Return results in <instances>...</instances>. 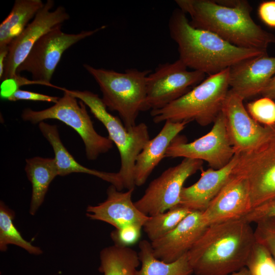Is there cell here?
I'll list each match as a JSON object with an SVG mask.
<instances>
[{
    "label": "cell",
    "mask_w": 275,
    "mask_h": 275,
    "mask_svg": "<svg viewBox=\"0 0 275 275\" xmlns=\"http://www.w3.org/2000/svg\"><path fill=\"white\" fill-rule=\"evenodd\" d=\"M270 218H275V198L253 209L242 218L251 224Z\"/></svg>",
    "instance_id": "cell-32"
},
{
    "label": "cell",
    "mask_w": 275,
    "mask_h": 275,
    "mask_svg": "<svg viewBox=\"0 0 275 275\" xmlns=\"http://www.w3.org/2000/svg\"><path fill=\"white\" fill-rule=\"evenodd\" d=\"M171 38L178 46L179 58L189 68L211 75L245 59L267 52L237 47L208 31L193 27L186 14L175 9L168 24Z\"/></svg>",
    "instance_id": "cell-3"
},
{
    "label": "cell",
    "mask_w": 275,
    "mask_h": 275,
    "mask_svg": "<svg viewBox=\"0 0 275 275\" xmlns=\"http://www.w3.org/2000/svg\"><path fill=\"white\" fill-rule=\"evenodd\" d=\"M255 242L251 223L232 220L208 226L187 256L195 275H230L246 267Z\"/></svg>",
    "instance_id": "cell-2"
},
{
    "label": "cell",
    "mask_w": 275,
    "mask_h": 275,
    "mask_svg": "<svg viewBox=\"0 0 275 275\" xmlns=\"http://www.w3.org/2000/svg\"><path fill=\"white\" fill-rule=\"evenodd\" d=\"M254 230L256 241L264 245L275 260V218L261 220Z\"/></svg>",
    "instance_id": "cell-30"
},
{
    "label": "cell",
    "mask_w": 275,
    "mask_h": 275,
    "mask_svg": "<svg viewBox=\"0 0 275 275\" xmlns=\"http://www.w3.org/2000/svg\"><path fill=\"white\" fill-rule=\"evenodd\" d=\"M54 5L53 1L47 0L33 20L10 43L1 80L14 77L17 68L36 42L45 34L69 19V15L63 6H58L51 11Z\"/></svg>",
    "instance_id": "cell-14"
},
{
    "label": "cell",
    "mask_w": 275,
    "mask_h": 275,
    "mask_svg": "<svg viewBox=\"0 0 275 275\" xmlns=\"http://www.w3.org/2000/svg\"><path fill=\"white\" fill-rule=\"evenodd\" d=\"M44 3L41 0H16L0 25V48L8 47L35 17Z\"/></svg>",
    "instance_id": "cell-23"
},
{
    "label": "cell",
    "mask_w": 275,
    "mask_h": 275,
    "mask_svg": "<svg viewBox=\"0 0 275 275\" xmlns=\"http://www.w3.org/2000/svg\"><path fill=\"white\" fill-rule=\"evenodd\" d=\"M99 271L103 275H136L138 253L129 246L114 244L101 250Z\"/></svg>",
    "instance_id": "cell-25"
},
{
    "label": "cell",
    "mask_w": 275,
    "mask_h": 275,
    "mask_svg": "<svg viewBox=\"0 0 275 275\" xmlns=\"http://www.w3.org/2000/svg\"><path fill=\"white\" fill-rule=\"evenodd\" d=\"M229 68L209 75L183 96L164 107L151 111L153 121L159 123L167 120L195 121L202 126L213 123L222 111L230 90Z\"/></svg>",
    "instance_id": "cell-4"
},
{
    "label": "cell",
    "mask_w": 275,
    "mask_h": 275,
    "mask_svg": "<svg viewBox=\"0 0 275 275\" xmlns=\"http://www.w3.org/2000/svg\"><path fill=\"white\" fill-rule=\"evenodd\" d=\"M243 100L230 89L222 109L227 134L235 154L255 149L275 131V126H264L254 120L245 108Z\"/></svg>",
    "instance_id": "cell-13"
},
{
    "label": "cell",
    "mask_w": 275,
    "mask_h": 275,
    "mask_svg": "<svg viewBox=\"0 0 275 275\" xmlns=\"http://www.w3.org/2000/svg\"><path fill=\"white\" fill-rule=\"evenodd\" d=\"M230 275H251L246 267H244L239 271L231 274Z\"/></svg>",
    "instance_id": "cell-37"
},
{
    "label": "cell",
    "mask_w": 275,
    "mask_h": 275,
    "mask_svg": "<svg viewBox=\"0 0 275 275\" xmlns=\"http://www.w3.org/2000/svg\"><path fill=\"white\" fill-rule=\"evenodd\" d=\"M83 66L98 85L107 108L118 112L127 129L135 126L139 113L144 111L147 79L151 70L130 68L119 72L87 64Z\"/></svg>",
    "instance_id": "cell-5"
},
{
    "label": "cell",
    "mask_w": 275,
    "mask_h": 275,
    "mask_svg": "<svg viewBox=\"0 0 275 275\" xmlns=\"http://www.w3.org/2000/svg\"><path fill=\"white\" fill-rule=\"evenodd\" d=\"M252 207L248 180L232 174L222 189L202 212V216L208 226L241 219Z\"/></svg>",
    "instance_id": "cell-15"
},
{
    "label": "cell",
    "mask_w": 275,
    "mask_h": 275,
    "mask_svg": "<svg viewBox=\"0 0 275 275\" xmlns=\"http://www.w3.org/2000/svg\"><path fill=\"white\" fill-rule=\"evenodd\" d=\"M235 154L222 111L210 131L190 143L177 136L168 148L164 157L201 160L207 162L211 168L218 170L227 166Z\"/></svg>",
    "instance_id": "cell-12"
},
{
    "label": "cell",
    "mask_w": 275,
    "mask_h": 275,
    "mask_svg": "<svg viewBox=\"0 0 275 275\" xmlns=\"http://www.w3.org/2000/svg\"><path fill=\"white\" fill-rule=\"evenodd\" d=\"M260 19L267 26L275 29V1L261 3L258 9Z\"/></svg>",
    "instance_id": "cell-34"
},
{
    "label": "cell",
    "mask_w": 275,
    "mask_h": 275,
    "mask_svg": "<svg viewBox=\"0 0 275 275\" xmlns=\"http://www.w3.org/2000/svg\"><path fill=\"white\" fill-rule=\"evenodd\" d=\"M274 75L275 57L248 58L229 68L230 90L244 100L260 94Z\"/></svg>",
    "instance_id": "cell-17"
},
{
    "label": "cell",
    "mask_w": 275,
    "mask_h": 275,
    "mask_svg": "<svg viewBox=\"0 0 275 275\" xmlns=\"http://www.w3.org/2000/svg\"><path fill=\"white\" fill-rule=\"evenodd\" d=\"M64 89L88 106L93 116L101 122L108 133V138L119 152L121 165L118 172L124 188L134 189V167L136 158L150 140L147 125L136 124L128 129L116 116L109 113L102 98L88 90Z\"/></svg>",
    "instance_id": "cell-6"
},
{
    "label": "cell",
    "mask_w": 275,
    "mask_h": 275,
    "mask_svg": "<svg viewBox=\"0 0 275 275\" xmlns=\"http://www.w3.org/2000/svg\"><path fill=\"white\" fill-rule=\"evenodd\" d=\"M62 25L56 26L42 36L34 45L16 73L23 71L31 74L32 80L39 85L61 89L51 84L53 74L63 53L78 41L105 29L103 25L93 30L82 31L77 34L63 32Z\"/></svg>",
    "instance_id": "cell-8"
},
{
    "label": "cell",
    "mask_w": 275,
    "mask_h": 275,
    "mask_svg": "<svg viewBox=\"0 0 275 275\" xmlns=\"http://www.w3.org/2000/svg\"><path fill=\"white\" fill-rule=\"evenodd\" d=\"M238 158V154H235L227 166L218 170L202 169L200 179L193 185L183 187L178 205L192 211L203 212L231 176Z\"/></svg>",
    "instance_id": "cell-19"
},
{
    "label": "cell",
    "mask_w": 275,
    "mask_h": 275,
    "mask_svg": "<svg viewBox=\"0 0 275 275\" xmlns=\"http://www.w3.org/2000/svg\"><path fill=\"white\" fill-rule=\"evenodd\" d=\"M232 174L248 180L252 209L275 198V131L255 149L238 154Z\"/></svg>",
    "instance_id": "cell-9"
},
{
    "label": "cell",
    "mask_w": 275,
    "mask_h": 275,
    "mask_svg": "<svg viewBox=\"0 0 275 275\" xmlns=\"http://www.w3.org/2000/svg\"><path fill=\"white\" fill-rule=\"evenodd\" d=\"M8 47L0 48V79L4 72L5 61L8 53Z\"/></svg>",
    "instance_id": "cell-36"
},
{
    "label": "cell",
    "mask_w": 275,
    "mask_h": 275,
    "mask_svg": "<svg viewBox=\"0 0 275 275\" xmlns=\"http://www.w3.org/2000/svg\"><path fill=\"white\" fill-rule=\"evenodd\" d=\"M14 213L3 202L0 204V250H7L8 245L18 246L29 253L39 255L42 253L40 248L33 245L25 240L14 226L13 220Z\"/></svg>",
    "instance_id": "cell-27"
},
{
    "label": "cell",
    "mask_w": 275,
    "mask_h": 275,
    "mask_svg": "<svg viewBox=\"0 0 275 275\" xmlns=\"http://www.w3.org/2000/svg\"><path fill=\"white\" fill-rule=\"evenodd\" d=\"M64 94L52 106L41 111L30 108L22 110L21 117L24 121L35 124L47 119L59 120L73 129L81 138L87 157L95 160L102 154L106 153L113 146L108 137L103 136L95 130L88 113L86 105L81 101L61 88Z\"/></svg>",
    "instance_id": "cell-7"
},
{
    "label": "cell",
    "mask_w": 275,
    "mask_h": 275,
    "mask_svg": "<svg viewBox=\"0 0 275 275\" xmlns=\"http://www.w3.org/2000/svg\"><path fill=\"white\" fill-rule=\"evenodd\" d=\"M138 253L142 266L136 275H190L193 270L187 254L170 263L157 259L154 255L151 243L141 241Z\"/></svg>",
    "instance_id": "cell-24"
},
{
    "label": "cell",
    "mask_w": 275,
    "mask_h": 275,
    "mask_svg": "<svg viewBox=\"0 0 275 275\" xmlns=\"http://www.w3.org/2000/svg\"><path fill=\"white\" fill-rule=\"evenodd\" d=\"M59 98V97L57 96H49L43 94L19 89L10 96L8 100L11 101L30 100L49 102L56 103Z\"/></svg>",
    "instance_id": "cell-33"
},
{
    "label": "cell",
    "mask_w": 275,
    "mask_h": 275,
    "mask_svg": "<svg viewBox=\"0 0 275 275\" xmlns=\"http://www.w3.org/2000/svg\"><path fill=\"white\" fill-rule=\"evenodd\" d=\"M38 126L42 134L52 147L58 175L64 176L73 173H86L111 183L120 191L124 188L118 172L110 173L91 169L76 161L62 143L56 125L43 121L39 123Z\"/></svg>",
    "instance_id": "cell-21"
},
{
    "label": "cell",
    "mask_w": 275,
    "mask_h": 275,
    "mask_svg": "<svg viewBox=\"0 0 275 275\" xmlns=\"http://www.w3.org/2000/svg\"><path fill=\"white\" fill-rule=\"evenodd\" d=\"M142 227L129 225L116 229L111 233V237L115 244L129 246L136 243L141 235Z\"/></svg>",
    "instance_id": "cell-31"
},
{
    "label": "cell",
    "mask_w": 275,
    "mask_h": 275,
    "mask_svg": "<svg viewBox=\"0 0 275 275\" xmlns=\"http://www.w3.org/2000/svg\"><path fill=\"white\" fill-rule=\"evenodd\" d=\"M192 212L189 209L178 205L164 212L149 216L143 228L151 242L157 240L174 230Z\"/></svg>",
    "instance_id": "cell-26"
},
{
    "label": "cell",
    "mask_w": 275,
    "mask_h": 275,
    "mask_svg": "<svg viewBox=\"0 0 275 275\" xmlns=\"http://www.w3.org/2000/svg\"><path fill=\"white\" fill-rule=\"evenodd\" d=\"M246 109L256 121L266 126H275V101L262 97L248 103Z\"/></svg>",
    "instance_id": "cell-29"
},
{
    "label": "cell",
    "mask_w": 275,
    "mask_h": 275,
    "mask_svg": "<svg viewBox=\"0 0 275 275\" xmlns=\"http://www.w3.org/2000/svg\"><path fill=\"white\" fill-rule=\"evenodd\" d=\"M178 59L159 64L147 79V95L144 111L162 108L183 96L190 88L200 84L205 74L187 70Z\"/></svg>",
    "instance_id": "cell-10"
},
{
    "label": "cell",
    "mask_w": 275,
    "mask_h": 275,
    "mask_svg": "<svg viewBox=\"0 0 275 275\" xmlns=\"http://www.w3.org/2000/svg\"><path fill=\"white\" fill-rule=\"evenodd\" d=\"M203 164L202 160L184 158L152 180L143 196L134 202L135 206L144 214L152 216L178 206L184 182L203 169Z\"/></svg>",
    "instance_id": "cell-11"
},
{
    "label": "cell",
    "mask_w": 275,
    "mask_h": 275,
    "mask_svg": "<svg viewBox=\"0 0 275 275\" xmlns=\"http://www.w3.org/2000/svg\"><path fill=\"white\" fill-rule=\"evenodd\" d=\"M202 214L192 211L171 232L151 242L154 256L170 263L186 254L208 227Z\"/></svg>",
    "instance_id": "cell-16"
},
{
    "label": "cell",
    "mask_w": 275,
    "mask_h": 275,
    "mask_svg": "<svg viewBox=\"0 0 275 275\" xmlns=\"http://www.w3.org/2000/svg\"><path fill=\"white\" fill-rule=\"evenodd\" d=\"M246 267L251 275H275V260L269 251L257 242L253 248Z\"/></svg>",
    "instance_id": "cell-28"
},
{
    "label": "cell",
    "mask_w": 275,
    "mask_h": 275,
    "mask_svg": "<svg viewBox=\"0 0 275 275\" xmlns=\"http://www.w3.org/2000/svg\"><path fill=\"white\" fill-rule=\"evenodd\" d=\"M262 97H267L275 101V75L270 80L260 94Z\"/></svg>",
    "instance_id": "cell-35"
},
{
    "label": "cell",
    "mask_w": 275,
    "mask_h": 275,
    "mask_svg": "<svg viewBox=\"0 0 275 275\" xmlns=\"http://www.w3.org/2000/svg\"><path fill=\"white\" fill-rule=\"evenodd\" d=\"M134 189L122 192L111 184L107 189V198L96 206H88V217L93 220L107 223L116 229L134 225L143 228L148 219L132 202L131 197Z\"/></svg>",
    "instance_id": "cell-18"
},
{
    "label": "cell",
    "mask_w": 275,
    "mask_h": 275,
    "mask_svg": "<svg viewBox=\"0 0 275 275\" xmlns=\"http://www.w3.org/2000/svg\"><path fill=\"white\" fill-rule=\"evenodd\" d=\"M188 123L167 120L157 135L147 142L136 159L134 167L135 186H141L146 182L155 168L164 157L170 144Z\"/></svg>",
    "instance_id": "cell-20"
},
{
    "label": "cell",
    "mask_w": 275,
    "mask_h": 275,
    "mask_svg": "<svg viewBox=\"0 0 275 275\" xmlns=\"http://www.w3.org/2000/svg\"><path fill=\"white\" fill-rule=\"evenodd\" d=\"M193 27L212 32L232 45L267 52L273 34L257 24L245 0H175Z\"/></svg>",
    "instance_id": "cell-1"
},
{
    "label": "cell",
    "mask_w": 275,
    "mask_h": 275,
    "mask_svg": "<svg viewBox=\"0 0 275 275\" xmlns=\"http://www.w3.org/2000/svg\"><path fill=\"white\" fill-rule=\"evenodd\" d=\"M25 171L32 187L30 213L34 215L43 203L49 186L58 176L54 158L40 156L26 159Z\"/></svg>",
    "instance_id": "cell-22"
}]
</instances>
